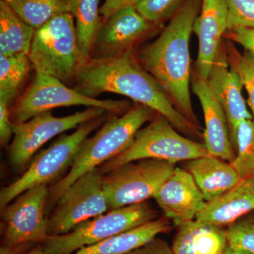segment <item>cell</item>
Segmentation results:
<instances>
[{
  "label": "cell",
  "mask_w": 254,
  "mask_h": 254,
  "mask_svg": "<svg viewBox=\"0 0 254 254\" xmlns=\"http://www.w3.org/2000/svg\"><path fill=\"white\" fill-rule=\"evenodd\" d=\"M134 55L91 58L78 69L71 88L88 98H97L104 93L124 95L163 115L184 136L195 141L203 139L200 127L179 113L162 86L138 63Z\"/></svg>",
  "instance_id": "1"
},
{
  "label": "cell",
  "mask_w": 254,
  "mask_h": 254,
  "mask_svg": "<svg viewBox=\"0 0 254 254\" xmlns=\"http://www.w3.org/2000/svg\"><path fill=\"white\" fill-rule=\"evenodd\" d=\"M184 0H138L135 7L152 22L163 24L178 11Z\"/></svg>",
  "instance_id": "29"
},
{
  "label": "cell",
  "mask_w": 254,
  "mask_h": 254,
  "mask_svg": "<svg viewBox=\"0 0 254 254\" xmlns=\"http://www.w3.org/2000/svg\"><path fill=\"white\" fill-rule=\"evenodd\" d=\"M184 169L193 177L205 201H211L226 193L241 181L231 164L208 155L185 162Z\"/></svg>",
  "instance_id": "19"
},
{
  "label": "cell",
  "mask_w": 254,
  "mask_h": 254,
  "mask_svg": "<svg viewBox=\"0 0 254 254\" xmlns=\"http://www.w3.org/2000/svg\"><path fill=\"white\" fill-rule=\"evenodd\" d=\"M225 228L229 245L254 254V211L244 215Z\"/></svg>",
  "instance_id": "28"
},
{
  "label": "cell",
  "mask_w": 254,
  "mask_h": 254,
  "mask_svg": "<svg viewBox=\"0 0 254 254\" xmlns=\"http://www.w3.org/2000/svg\"><path fill=\"white\" fill-rule=\"evenodd\" d=\"M201 5L202 0H184L158 38L134 55L138 63L162 86L179 113L198 127L190 99V40Z\"/></svg>",
  "instance_id": "2"
},
{
  "label": "cell",
  "mask_w": 254,
  "mask_h": 254,
  "mask_svg": "<svg viewBox=\"0 0 254 254\" xmlns=\"http://www.w3.org/2000/svg\"><path fill=\"white\" fill-rule=\"evenodd\" d=\"M223 38L237 43L245 50L254 55V29L253 28H236L227 30Z\"/></svg>",
  "instance_id": "32"
},
{
  "label": "cell",
  "mask_w": 254,
  "mask_h": 254,
  "mask_svg": "<svg viewBox=\"0 0 254 254\" xmlns=\"http://www.w3.org/2000/svg\"><path fill=\"white\" fill-rule=\"evenodd\" d=\"M107 113L103 108L90 107L66 117H55L51 110L38 114L25 123L13 125V138L8 146L11 166L23 170L29 165L36 152L58 135Z\"/></svg>",
  "instance_id": "11"
},
{
  "label": "cell",
  "mask_w": 254,
  "mask_h": 254,
  "mask_svg": "<svg viewBox=\"0 0 254 254\" xmlns=\"http://www.w3.org/2000/svg\"><path fill=\"white\" fill-rule=\"evenodd\" d=\"M72 14L58 15L35 30L28 57L36 73L49 75L71 87L86 62L78 46Z\"/></svg>",
  "instance_id": "4"
},
{
  "label": "cell",
  "mask_w": 254,
  "mask_h": 254,
  "mask_svg": "<svg viewBox=\"0 0 254 254\" xmlns=\"http://www.w3.org/2000/svg\"><path fill=\"white\" fill-rule=\"evenodd\" d=\"M72 14L76 20L78 46L86 63L91 58L95 40L103 23L99 0H74Z\"/></svg>",
  "instance_id": "23"
},
{
  "label": "cell",
  "mask_w": 254,
  "mask_h": 254,
  "mask_svg": "<svg viewBox=\"0 0 254 254\" xmlns=\"http://www.w3.org/2000/svg\"><path fill=\"white\" fill-rule=\"evenodd\" d=\"M176 164L155 159L130 162L102 175L109 210L153 198Z\"/></svg>",
  "instance_id": "10"
},
{
  "label": "cell",
  "mask_w": 254,
  "mask_h": 254,
  "mask_svg": "<svg viewBox=\"0 0 254 254\" xmlns=\"http://www.w3.org/2000/svg\"><path fill=\"white\" fill-rule=\"evenodd\" d=\"M153 198L164 216L176 226L195 220L206 203L191 175L185 169L177 167Z\"/></svg>",
  "instance_id": "15"
},
{
  "label": "cell",
  "mask_w": 254,
  "mask_h": 254,
  "mask_svg": "<svg viewBox=\"0 0 254 254\" xmlns=\"http://www.w3.org/2000/svg\"><path fill=\"white\" fill-rule=\"evenodd\" d=\"M228 8L226 0H202L201 9L193 24L198 37V53L192 69L208 79L227 30Z\"/></svg>",
  "instance_id": "17"
},
{
  "label": "cell",
  "mask_w": 254,
  "mask_h": 254,
  "mask_svg": "<svg viewBox=\"0 0 254 254\" xmlns=\"http://www.w3.org/2000/svg\"><path fill=\"white\" fill-rule=\"evenodd\" d=\"M138 0H106L100 7V15L104 23L118 10L127 6H135Z\"/></svg>",
  "instance_id": "34"
},
{
  "label": "cell",
  "mask_w": 254,
  "mask_h": 254,
  "mask_svg": "<svg viewBox=\"0 0 254 254\" xmlns=\"http://www.w3.org/2000/svg\"><path fill=\"white\" fill-rule=\"evenodd\" d=\"M254 211V178L242 180L236 186L211 201L195 220L203 223L226 227L244 215Z\"/></svg>",
  "instance_id": "18"
},
{
  "label": "cell",
  "mask_w": 254,
  "mask_h": 254,
  "mask_svg": "<svg viewBox=\"0 0 254 254\" xmlns=\"http://www.w3.org/2000/svg\"><path fill=\"white\" fill-rule=\"evenodd\" d=\"M170 220L158 218L107 240L86 246L72 254H125L171 230Z\"/></svg>",
  "instance_id": "21"
},
{
  "label": "cell",
  "mask_w": 254,
  "mask_h": 254,
  "mask_svg": "<svg viewBox=\"0 0 254 254\" xmlns=\"http://www.w3.org/2000/svg\"><path fill=\"white\" fill-rule=\"evenodd\" d=\"M15 254H46V252L43 250L42 245H37L31 250L23 251V252H19V253Z\"/></svg>",
  "instance_id": "35"
},
{
  "label": "cell",
  "mask_w": 254,
  "mask_h": 254,
  "mask_svg": "<svg viewBox=\"0 0 254 254\" xmlns=\"http://www.w3.org/2000/svg\"><path fill=\"white\" fill-rule=\"evenodd\" d=\"M228 8L227 30L254 29V0H226Z\"/></svg>",
  "instance_id": "30"
},
{
  "label": "cell",
  "mask_w": 254,
  "mask_h": 254,
  "mask_svg": "<svg viewBox=\"0 0 254 254\" xmlns=\"http://www.w3.org/2000/svg\"><path fill=\"white\" fill-rule=\"evenodd\" d=\"M225 254H254L249 251L241 250V249H235L228 245L225 250Z\"/></svg>",
  "instance_id": "36"
},
{
  "label": "cell",
  "mask_w": 254,
  "mask_h": 254,
  "mask_svg": "<svg viewBox=\"0 0 254 254\" xmlns=\"http://www.w3.org/2000/svg\"><path fill=\"white\" fill-rule=\"evenodd\" d=\"M155 110L138 103L121 116L110 115L94 136L88 137L78 148L71 168L65 176L49 188L46 214L68 187L78 178L99 168L126 150L134 140L137 132L154 118Z\"/></svg>",
  "instance_id": "3"
},
{
  "label": "cell",
  "mask_w": 254,
  "mask_h": 254,
  "mask_svg": "<svg viewBox=\"0 0 254 254\" xmlns=\"http://www.w3.org/2000/svg\"><path fill=\"white\" fill-rule=\"evenodd\" d=\"M208 155L203 142L184 136L165 117L156 113L148 125L138 130L133 143L126 150L97 170L104 175L124 164L143 159L176 164Z\"/></svg>",
  "instance_id": "5"
},
{
  "label": "cell",
  "mask_w": 254,
  "mask_h": 254,
  "mask_svg": "<svg viewBox=\"0 0 254 254\" xmlns=\"http://www.w3.org/2000/svg\"><path fill=\"white\" fill-rule=\"evenodd\" d=\"M48 185L25 190L1 209L3 233L0 254H15L42 245L48 239Z\"/></svg>",
  "instance_id": "7"
},
{
  "label": "cell",
  "mask_w": 254,
  "mask_h": 254,
  "mask_svg": "<svg viewBox=\"0 0 254 254\" xmlns=\"http://www.w3.org/2000/svg\"><path fill=\"white\" fill-rule=\"evenodd\" d=\"M190 85L203 110V143L208 154L231 163L236 153L230 141L228 123L223 108L212 91L208 79L200 77L193 69Z\"/></svg>",
  "instance_id": "16"
},
{
  "label": "cell",
  "mask_w": 254,
  "mask_h": 254,
  "mask_svg": "<svg viewBox=\"0 0 254 254\" xmlns=\"http://www.w3.org/2000/svg\"><path fill=\"white\" fill-rule=\"evenodd\" d=\"M241 180L254 178V123H240L237 133L236 155L230 163Z\"/></svg>",
  "instance_id": "26"
},
{
  "label": "cell",
  "mask_w": 254,
  "mask_h": 254,
  "mask_svg": "<svg viewBox=\"0 0 254 254\" xmlns=\"http://www.w3.org/2000/svg\"><path fill=\"white\" fill-rule=\"evenodd\" d=\"M125 254H174L166 241L155 237L145 245Z\"/></svg>",
  "instance_id": "33"
},
{
  "label": "cell",
  "mask_w": 254,
  "mask_h": 254,
  "mask_svg": "<svg viewBox=\"0 0 254 254\" xmlns=\"http://www.w3.org/2000/svg\"><path fill=\"white\" fill-rule=\"evenodd\" d=\"M109 210L102 184V174L97 169L78 178L57 202L48 217V236L71 232L75 227Z\"/></svg>",
  "instance_id": "12"
},
{
  "label": "cell",
  "mask_w": 254,
  "mask_h": 254,
  "mask_svg": "<svg viewBox=\"0 0 254 254\" xmlns=\"http://www.w3.org/2000/svg\"><path fill=\"white\" fill-rule=\"evenodd\" d=\"M163 24L148 21L135 6H127L102 25L95 40L91 58H116L135 54L148 38L163 29Z\"/></svg>",
  "instance_id": "13"
},
{
  "label": "cell",
  "mask_w": 254,
  "mask_h": 254,
  "mask_svg": "<svg viewBox=\"0 0 254 254\" xmlns=\"http://www.w3.org/2000/svg\"><path fill=\"white\" fill-rule=\"evenodd\" d=\"M15 12L35 30L58 15L72 14L74 0H6Z\"/></svg>",
  "instance_id": "24"
},
{
  "label": "cell",
  "mask_w": 254,
  "mask_h": 254,
  "mask_svg": "<svg viewBox=\"0 0 254 254\" xmlns=\"http://www.w3.org/2000/svg\"><path fill=\"white\" fill-rule=\"evenodd\" d=\"M98 107L108 114L121 116L131 108L127 100L88 98L49 75L36 73L33 81L11 108L12 125L25 123L38 114L63 107Z\"/></svg>",
  "instance_id": "8"
},
{
  "label": "cell",
  "mask_w": 254,
  "mask_h": 254,
  "mask_svg": "<svg viewBox=\"0 0 254 254\" xmlns=\"http://www.w3.org/2000/svg\"><path fill=\"white\" fill-rule=\"evenodd\" d=\"M224 43L229 64L240 75L248 94L247 103L252 111L254 123V55L247 50L241 53L233 43L228 40L225 39Z\"/></svg>",
  "instance_id": "27"
},
{
  "label": "cell",
  "mask_w": 254,
  "mask_h": 254,
  "mask_svg": "<svg viewBox=\"0 0 254 254\" xmlns=\"http://www.w3.org/2000/svg\"><path fill=\"white\" fill-rule=\"evenodd\" d=\"M110 114L82 124L71 134H63L50 147L41 150L30 162L22 176L3 187L0 191V208H4L25 190L48 185L71 168L81 143L106 121Z\"/></svg>",
  "instance_id": "6"
},
{
  "label": "cell",
  "mask_w": 254,
  "mask_h": 254,
  "mask_svg": "<svg viewBox=\"0 0 254 254\" xmlns=\"http://www.w3.org/2000/svg\"><path fill=\"white\" fill-rule=\"evenodd\" d=\"M177 227L172 245L174 254H225L226 228L193 220Z\"/></svg>",
  "instance_id": "20"
},
{
  "label": "cell",
  "mask_w": 254,
  "mask_h": 254,
  "mask_svg": "<svg viewBox=\"0 0 254 254\" xmlns=\"http://www.w3.org/2000/svg\"><path fill=\"white\" fill-rule=\"evenodd\" d=\"M158 214L148 200L113 209L82 222L64 235L48 237L42 247L46 254H72L82 247L154 220Z\"/></svg>",
  "instance_id": "9"
},
{
  "label": "cell",
  "mask_w": 254,
  "mask_h": 254,
  "mask_svg": "<svg viewBox=\"0 0 254 254\" xmlns=\"http://www.w3.org/2000/svg\"><path fill=\"white\" fill-rule=\"evenodd\" d=\"M31 66L28 55H0V100L12 106L19 97Z\"/></svg>",
  "instance_id": "25"
},
{
  "label": "cell",
  "mask_w": 254,
  "mask_h": 254,
  "mask_svg": "<svg viewBox=\"0 0 254 254\" xmlns=\"http://www.w3.org/2000/svg\"><path fill=\"white\" fill-rule=\"evenodd\" d=\"M208 81L226 115L230 141L236 153L238 127L245 120H253V117L249 111L242 95L244 86L240 75L229 64L224 39L214 61Z\"/></svg>",
  "instance_id": "14"
},
{
  "label": "cell",
  "mask_w": 254,
  "mask_h": 254,
  "mask_svg": "<svg viewBox=\"0 0 254 254\" xmlns=\"http://www.w3.org/2000/svg\"><path fill=\"white\" fill-rule=\"evenodd\" d=\"M11 105L0 100V143L4 148L9 146L13 136V125L11 120Z\"/></svg>",
  "instance_id": "31"
},
{
  "label": "cell",
  "mask_w": 254,
  "mask_h": 254,
  "mask_svg": "<svg viewBox=\"0 0 254 254\" xmlns=\"http://www.w3.org/2000/svg\"><path fill=\"white\" fill-rule=\"evenodd\" d=\"M35 29L0 0V55H28Z\"/></svg>",
  "instance_id": "22"
}]
</instances>
